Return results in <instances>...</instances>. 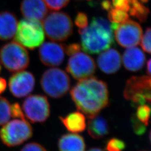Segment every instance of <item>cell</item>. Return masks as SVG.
Segmentation results:
<instances>
[{
	"mask_svg": "<svg viewBox=\"0 0 151 151\" xmlns=\"http://www.w3.org/2000/svg\"><path fill=\"white\" fill-rule=\"evenodd\" d=\"M20 10L25 19L41 22L48 12L44 0H22Z\"/></svg>",
	"mask_w": 151,
	"mask_h": 151,
	"instance_id": "obj_14",
	"label": "cell"
},
{
	"mask_svg": "<svg viewBox=\"0 0 151 151\" xmlns=\"http://www.w3.org/2000/svg\"><path fill=\"white\" fill-rule=\"evenodd\" d=\"M142 29L137 22L128 19L120 24L115 30V37L119 45L124 48L134 47L140 43Z\"/></svg>",
	"mask_w": 151,
	"mask_h": 151,
	"instance_id": "obj_11",
	"label": "cell"
},
{
	"mask_svg": "<svg viewBox=\"0 0 151 151\" xmlns=\"http://www.w3.org/2000/svg\"><path fill=\"white\" fill-rule=\"evenodd\" d=\"M24 115L32 123H44L49 117L50 105L46 96L30 95L22 104Z\"/></svg>",
	"mask_w": 151,
	"mask_h": 151,
	"instance_id": "obj_9",
	"label": "cell"
},
{
	"mask_svg": "<svg viewBox=\"0 0 151 151\" xmlns=\"http://www.w3.org/2000/svg\"><path fill=\"white\" fill-rule=\"evenodd\" d=\"M21 151H47L43 146L35 142H32L24 146Z\"/></svg>",
	"mask_w": 151,
	"mask_h": 151,
	"instance_id": "obj_32",
	"label": "cell"
},
{
	"mask_svg": "<svg viewBox=\"0 0 151 151\" xmlns=\"http://www.w3.org/2000/svg\"><path fill=\"white\" fill-rule=\"evenodd\" d=\"M42 22L44 33L53 41H65L73 33L72 20L63 12H52L46 16Z\"/></svg>",
	"mask_w": 151,
	"mask_h": 151,
	"instance_id": "obj_3",
	"label": "cell"
},
{
	"mask_svg": "<svg viewBox=\"0 0 151 151\" xmlns=\"http://www.w3.org/2000/svg\"><path fill=\"white\" fill-rule=\"evenodd\" d=\"M108 18L111 22L121 24L129 19V15L125 11L113 9L112 7L109 11Z\"/></svg>",
	"mask_w": 151,
	"mask_h": 151,
	"instance_id": "obj_23",
	"label": "cell"
},
{
	"mask_svg": "<svg viewBox=\"0 0 151 151\" xmlns=\"http://www.w3.org/2000/svg\"><path fill=\"white\" fill-rule=\"evenodd\" d=\"M151 80L150 76H133L126 83L124 96L130 100L133 106L151 103Z\"/></svg>",
	"mask_w": 151,
	"mask_h": 151,
	"instance_id": "obj_8",
	"label": "cell"
},
{
	"mask_svg": "<svg viewBox=\"0 0 151 151\" xmlns=\"http://www.w3.org/2000/svg\"><path fill=\"white\" fill-rule=\"evenodd\" d=\"M29 62L27 50L16 42L6 44L0 49V62L10 72H17L25 70Z\"/></svg>",
	"mask_w": 151,
	"mask_h": 151,
	"instance_id": "obj_5",
	"label": "cell"
},
{
	"mask_svg": "<svg viewBox=\"0 0 151 151\" xmlns=\"http://www.w3.org/2000/svg\"><path fill=\"white\" fill-rule=\"evenodd\" d=\"M96 68L95 62L91 57L80 52L71 55L66 67L67 72L77 80L92 77Z\"/></svg>",
	"mask_w": 151,
	"mask_h": 151,
	"instance_id": "obj_10",
	"label": "cell"
},
{
	"mask_svg": "<svg viewBox=\"0 0 151 151\" xmlns=\"http://www.w3.org/2000/svg\"><path fill=\"white\" fill-rule=\"evenodd\" d=\"M126 145L123 140L113 138L108 140L105 148L107 151H123Z\"/></svg>",
	"mask_w": 151,
	"mask_h": 151,
	"instance_id": "obj_25",
	"label": "cell"
},
{
	"mask_svg": "<svg viewBox=\"0 0 151 151\" xmlns=\"http://www.w3.org/2000/svg\"><path fill=\"white\" fill-rule=\"evenodd\" d=\"M42 89L52 98H60L65 95L70 88V79L64 70L50 68L44 72L41 78Z\"/></svg>",
	"mask_w": 151,
	"mask_h": 151,
	"instance_id": "obj_6",
	"label": "cell"
},
{
	"mask_svg": "<svg viewBox=\"0 0 151 151\" xmlns=\"http://www.w3.org/2000/svg\"><path fill=\"white\" fill-rule=\"evenodd\" d=\"M35 83L34 77L31 72L22 70L11 76L9 86L10 91L14 96L21 98L32 91Z\"/></svg>",
	"mask_w": 151,
	"mask_h": 151,
	"instance_id": "obj_12",
	"label": "cell"
},
{
	"mask_svg": "<svg viewBox=\"0 0 151 151\" xmlns=\"http://www.w3.org/2000/svg\"><path fill=\"white\" fill-rule=\"evenodd\" d=\"M140 45L146 52L151 53V28L147 27L145 34L142 37Z\"/></svg>",
	"mask_w": 151,
	"mask_h": 151,
	"instance_id": "obj_27",
	"label": "cell"
},
{
	"mask_svg": "<svg viewBox=\"0 0 151 151\" xmlns=\"http://www.w3.org/2000/svg\"><path fill=\"white\" fill-rule=\"evenodd\" d=\"M97 65L104 73L112 74L119 70L122 64V57L114 49H109L102 52L97 58Z\"/></svg>",
	"mask_w": 151,
	"mask_h": 151,
	"instance_id": "obj_15",
	"label": "cell"
},
{
	"mask_svg": "<svg viewBox=\"0 0 151 151\" xmlns=\"http://www.w3.org/2000/svg\"><path fill=\"white\" fill-rule=\"evenodd\" d=\"M65 46L55 42H45L39 48V58L43 65L49 67L60 65L65 59Z\"/></svg>",
	"mask_w": 151,
	"mask_h": 151,
	"instance_id": "obj_13",
	"label": "cell"
},
{
	"mask_svg": "<svg viewBox=\"0 0 151 151\" xmlns=\"http://www.w3.org/2000/svg\"><path fill=\"white\" fill-rule=\"evenodd\" d=\"M60 119L65 128L72 133H80L86 129L85 116L80 111L69 114L65 117L60 116Z\"/></svg>",
	"mask_w": 151,
	"mask_h": 151,
	"instance_id": "obj_20",
	"label": "cell"
},
{
	"mask_svg": "<svg viewBox=\"0 0 151 151\" xmlns=\"http://www.w3.org/2000/svg\"></svg>",
	"mask_w": 151,
	"mask_h": 151,
	"instance_id": "obj_40",
	"label": "cell"
},
{
	"mask_svg": "<svg viewBox=\"0 0 151 151\" xmlns=\"http://www.w3.org/2000/svg\"><path fill=\"white\" fill-rule=\"evenodd\" d=\"M11 113L12 118L25 119V116L22 110V108L18 103H14L11 105Z\"/></svg>",
	"mask_w": 151,
	"mask_h": 151,
	"instance_id": "obj_31",
	"label": "cell"
},
{
	"mask_svg": "<svg viewBox=\"0 0 151 151\" xmlns=\"http://www.w3.org/2000/svg\"><path fill=\"white\" fill-rule=\"evenodd\" d=\"M88 17L83 12H78L75 18V24L80 29H84L88 26Z\"/></svg>",
	"mask_w": 151,
	"mask_h": 151,
	"instance_id": "obj_29",
	"label": "cell"
},
{
	"mask_svg": "<svg viewBox=\"0 0 151 151\" xmlns=\"http://www.w3.org/2000/svg\"><path fill=\"white\" fill-rule=\"evenodd\" d=\"M16 16L10 12L0 13V40H7L15 36L17 27Z\"/></svg>",
	"mask_w": 151,
	"mask_h": 151,
	"instance_id": "obj_17",
	"label": "cell"
},
{
	"mask_svg": "<svg viewBox=\"0 0 151 151\" xmlns=\"http://www.w3.org/2000/svg\"><path fill=\"white\" fill-rule=\"evenodd\" d=\"M87 1H91L92 0H87Z\"/></svg>",
	"mask_w": 151,
	"mask_h": 151,
	"instance_id": "obj_39",
	"label": "cell"
},
{
	"mask_svg": "<svg viewBox=\"0 0 151 151\" xmlns=\"http://www.w3.org/2000/svg\"><path fill=\"white\" fill-rule=\"evenodd\" d=\"M132 123L133 125V131L137 135H143L146 132V125L138 120L135 115H133L132 118Z\"/></svg>",
	"mask_w": 151,
	"mask_h": 151,
	"instance_id": "obj_28",
	"label": "cell"
},
{
	"mask_svg": "<svg viewBox=\"0 0 151 151\" xmlns=\"http://www.w3.org/2000/svg\"><path fill=\"white\" fill-rule=\"evenodd\" d=\"M151 60H149L147 62V73L150 76L151 74Z\"/></svg>",
	"mask_w": 151,
	"mask_h": 151,
	"instance_id": "obj_36",
	"label": "cell"
},
{
	"mask_svg": "<svg viewBox=\"0 0 151 151\" xmlns=\"http://www.w3.org/2000/svg\"><path fill=\"white\" fill-rule=\"evenodd\" d=\"M101 6H102L103 9H104L105 10H107L108 11H109L112 8L111 3L109 0L103 1L102 3H101Z\"/></svg>",
	"mask_w": 151,
	"mask_h": 151,
	"instance_id": "obj_34",
	"label": "cell"
},
{
	"mask_svg": "<svg viewBox=\"0 0 151 151\" xmlns=\"http://www.w3.org/2000/svg\"><path fill=\"white\" fill-rule=\"evenodd\" d=\"M32 128L26 119H14L4 124L0 130V138L7 147L19 146L30 139Z\"/></svg>",
	"mask_w": 151,
	"mask_h": 151,
	"instance_id": "obj_7",
	"label": "cell"
},
{
	"mask_svg": "<svg viewBox=\"0 0 151 151\" xmlns=\"http://www.w3.org/2000/svg\"><path fill=\"white\" fill-rule=\"evenodd\" d=\"M60 151H85L83 138L78 134L68 133L62 135L58 141Z\"/></svg>",
	"mask_w": 151,
	"mask_h": 151,
	"instance_id": "obj_18",
	"label": "cell"
},
{
	"mask_svg": "<svg viewBox=\"0 0 151 151\" xmlns=\"http://www.w3.org/2000/svg\"><path fill=\"white\" fill-rule=\"evenodd\" d=\"M1 66L0 65V72H1Z\"/></svg>",
	"mask_w": 151,
	"mask_h": 151,
	"instance_id": "obj_38",
	"label": "cell"
},
{
	"mask_svg": "<svg viewBox=\"0 0 151 151\" xmlns=\"http://www.w3.org/2000/svg\"><path fill=\"white\" fill-rule=\"evenodd\" d=\"M70 93L77 110L88 118L98 115L109 103L107 84L93 77L80 80Z\"/></svg>",
	"mask_w": 151,
	"mask_h": 151,
	"instance_id": "obj_1",
	"label": "cell"
},
{
	"mask_svg": "<svg viewBox=\"0 0 151 151\" xmlns=\"http://www.w3.org/2000/svg\"><path fill=\"white\" fill-rule=\"evenodd\" d=\"M44 39L45 33L41 22L24 19L17 24L15 40L22 46L33 50L41 45Z\"/></svg>",
	"mask_w": 151,
	"mask_h": 151,
	"instance_id": "obj_4",
	"label": "cell"
},
{
	"mask_svg": "<svg viewBox=\"0 0 151 151\" xmlns=\"http://www.w3.org/2000/svg\"><path fill=\"white\" fill-rule=\"evenodd\" d=\"M81 45L78 43H73L65 47V52L68 55H72L80 52Z\"/></svg>",
	"mask_w": 151,
	"mask_h": 151,
	"instance_id": "obj_33",
	"label": "cell"
},
{
	"mask_svg": "<svg viewBox=\"0 0 151 151\" xmlns=\"http://www.w3.org/2000/svg\"><path fill=\"white\" fill-rule=\"evenodd\" d=\"M105 151L103 149L100 148H97V147H95V148H92L91 149H90L88 151Z\"/></svg>",
	"mask_w": 151,
	"mask_h": 151,
	"instance_id": "obj_37",
	"label": "cell"
},
{
	"mask_svg": "<svg viewBox=\"0 0 151 151\" xmlns=\"http://www.w3.org/2000/svg\"><path fill=\"white\" fill-rule=\"evenodd\" d=\"M6 86L7 83L5 80L2 77H0V94L5 90Z\"/></svg>",
	"mask_w": 151,
	"mask_h": 151,
	"instance_id": "obj_35",
	"label": "cell"
},
{
	"mask_svg": "<svg viewBox=\"0 0 151 151\" xmlns=\"http://www.w3.org/2000/svg\"><path fill=\"white\" fill-rule=\"evenodd\" d=\"M11 117L10 104L6 98L0 96V125L8 122Z\"/></svg>",
	"mask_w": 151,
	"mask_h": 151,
	"instance_id": "obj_22",
	"label": "cell"
},
{
	"mask_svg": "<svg viewBox=\"0 0 151 151\" xmlns=\"http://www.w3.org/2000/svg\"><path fill=\"white\" fill-rule=\"evenodd\" d=\"M87 131L91 137L98 139L108 135L110 128L107 120L102 116L97 115L89 118Z\"/></svg>",
	"mask_w": 151,
	"mask_h": 151,
	"instance_id": "obj_19",
	"label": "cell"
},
{
	"mask_svg": "<svg viewBox=\"0 0 151 151\" xmlns=\"http://www.w3.org/2000/svg\"><path fill=\"white\" fill-rule=\"evenodd\" d=\"M122 62L127 70L136 72L142 69L146 62V56L143 52L137 47L127 49L123 53Z\"/></svg>",
	"mask_w": 151,
	"mask_h": 151,
	"instance_id": "obj_16",
	"label": "cell"
},
{
	"mask_svg": "<svg viewBox=\"0 0 151 151\" xmlns=\"http://www.w3.org/2000/svg\"><path fill=\"white\" fill-rule=\"evenodd\" d=\"M151 113V108L150 105L144 104L138 106L136 117L139 120L141 123L145 124L146 126H148L150 122Z\"/></svg>",
	"mask_w": 151,
	"mask_h": 151,
	"instance_id": "obj_24",
	"label": "cell"
},
{
	"mask_svg": "<svg viewBox=\"0 0 151 151\" xmlns=\"http://www.w3.org/2000/svg\"><path fill=\"white\" fill-rule=\"evenodd\" d=\"M128 12L130 15L135 17L142 22L147 20L150 10L139 0H130V8Z\"/></svg>",
	"mask_w": 151,
	"mask_h": 151,
	"instance_id": "obj_21",
	"label": "cell"
},
{
	"mask_svg": "<svg viewBox=\"0 0 151 151\" xmlns=\"http://www.w3.org/2000/svg\"><path fill=\"white\" fill-rule=\"evenodd\" d=\"M115 9L128 12L130 8V0H112Z\"/></svg>",
	"mask_w": 151,
	"mask_h": 151,
	"instance_id": "obj_30",
	"label": "cell"
},
{
	"mask_svg": "<svg viewBox=\"0 0 151 151\" xmlns=\"http://www.w3.org/2000/svg\"><path fill=\"white\" fill-rule=\"evenodd\" d=\"M78 32L81 35L82 48L87 53L102 52L114 43L111 23L103 17H93L88 27L80 29Z\"/></svg>",
	"mask_w": 151,
	"mask_h": 151,
	"instance_id": "obj_2",
	"label": "cell"
},
{
	"mask_svg": "<svg viewBox=\"0 0 151 151\" xmlns=\"http://www.w3.org/2000/svg\"><path fill=\"white\" fill-rule=\"evenodd\" d=\"M49 10L58 11L68 5L70 0H44Z\"/></svg>",
	"mask_w": 151,
	"mask_h": 151,
	"instance_id": "obj_26",
	"label": "cell"
}]
</instances>
